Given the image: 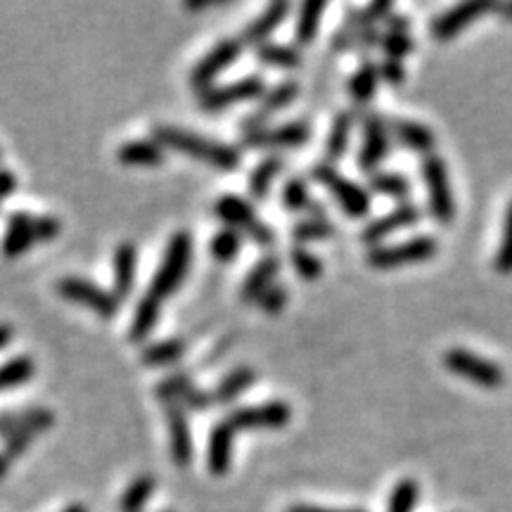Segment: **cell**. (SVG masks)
<instances>
[{"label":"cell","instance_id":"cell-1","mask_svg":"<svg viewBox=\"0 0 512 512\" xmlns=\"http://www.w3.org/2000/svg\"><path fill=\"white\" fill-rule=\"evenodd\" d=\"M152 138H155L164 150L169 147V150L181 152V155L197 159V162L216 166V169L221 171H233L240 166L238 147L197 136L195 131H185V128H178V126L159 124L152 128Z\"/></svg>","mask_w":512,"mask_h":512},{"label":"cell","instance_id":"cell-2","mask_svg":"<svg viewBox=\"0 0 512 512\" xmlns=\"http://www.w3.org/2000/svg\"><path fill=\"white\" fill-rule=\"evenodd\" d=\"M190 261H192V235L188 230H176V233L171 235L169 245H166L164 259L157 268L155 278H152L147 294L159 299V302L166 297H171V294H176L181 290L185 275H188Z\"/></svg>","mask_w":512,"mask_h":512},{"label":"cell","instance_id":"cell-3","mask_svg":"<svg viewBox=\"0 0 512 512\" xmlns=\"http://www.w3.org/2000/svg\"><path fill=\"white\" fill-rule=\"evenodd\" d=\"M437 249L439 242L432 235H415V238L396 242V245L373 247L368 252L366 261L375 271H394V268L430 261L437 254Z\"/></svg>","mask_w":512,"mask_h":512},{"label":"cell","instance_id":"cell-4","mask_svg":"<svg viewBox=\"0 0 512 512\" xmlns=\"http://www.w3.org/2000/svg\"><path fill=\"white\" fill-rule=\"evenodd\" d=\"M216 219L223 221V226L238 230V233H247L256 245L273 247L275 233L266 221L256 216V211L247 200L238 195H221L214 204Z\"/></svg>","mask_w":512,"mask_h":512},{"label":"cell","instance_id":"cell-5","mask_svg":"<svg viewBox=\"0 0 512 512\" xmlns=\"http://www.w3.org/2000/svg\"><path fill=\"white\" fill-rule=\"evenodd\" d=\"M311 178L335 197L339 209L349 216V219H366L370 214V195L366 188L356 185L349 178H344L332 164H316L311 169Z\"/></svg>","mask_w":512,"mask_h":512},{"label":"cell","instance_id":"cell-6","mask_svg":"<svg viewBox=\"0 0 512 512\" xmlns=\"http://www.w3.org/2000/svg\"><path fill=\"white\" fill-rule=\"evenodd\" d=\"M444 368L482 389H501L505 384V370L470 349H448L444 354Z\"/></svg>","mask_w":512,"mask_h":512},{"label":"cell","instance_id":"cell-7","mask_svg":"<svg viewBox=\"0 0 512 512\" xmlns=\"http://www.w3.org/2000/svg\"><path fill=\"white\" fill-rule=\"evenodd\" d=\"M422 181L427 188V204L430 214L441 226H448L456 219V200H453L451 181H448L446 162L439 155H430L422 159Z\"/></svg>","mask_w":512,"mask_h":512},{"label":"cell","instance_id":"cell-8","mask_svg":"<svg viewBox=\"0 0 512 512\" xmlns=\"http://www.w3.org/2000/svg\"><path fill=\"white\" fill-rule=\"evenodd\" d=\"M240 53H242L240 36L223 38V41L216 43V46L211 48L209 53L195 64V67H192V72L188 76L190 86L195 88L197 93H204L209 91V88H214V81L219 79V74L226 72L228 67H233V64L238 62Z\"/></svg>","mask_w":512,"mask_h":512},{"label":"cell","instance_id":"cell-9","mask_svg":"<svg viewBox=\"0 0 512 512\" xmlns=\"http://www.w3.org/2000/svg\"><path fill=\"white\" fill-rule=\"evenodd\" d=\"M55 290H57V294H60V297L67 299V302L86 306V309L98 313L100 318H114L119 313L117 294L102 290L100 285H95L86 278H76V275H69V278L57 280Z\"/></svg>","mask_w":512,"mask_h":512},{"label":"cell","instance_id":"cell-10","mask_svg":"<svg viewBox=\"0 0 512 512\" xmlns=\"http://www.w3.org/2000/svg\"><path fill=\"white\" fill-rule=\"evenodd\" d=\"M494 0H467V3H458L446 12H441L430 22V36L434 41H451L458 34L475 24L477 19H482L486 12H496Z\"/></svg>","mask_w":512,"mask_h":512},{"label":"cell","instance_id":"cell-11","mask_svg":"<svg viewBox=\"0 0 512 512\" xmlns=\"http://www.w3.org/2000/svg\"><path fill=\"white\" fill-rule=\"evenodd\" d=\"M292 408L287 401H266L256 403V406H242L235 408L228 415L226 422L238 430H280V427L290 425Z\"/></svg>","mask_w":512,"mask_h":512},{"label":"cell","instance_id":"cell-12","mask_svg":"<svg viewBox=\"0 0 512 512\" xmlns=\"http://www.w3.org/2000/svg\"><path fill=\"white\" fill-rule=\"evenodd\" d=\"M389 147H392V138H389L387 124H384V114L368 112L363 114V143L356 155V166L363 174L370 176L380 169V164L389 157Z\"/></svg>","mask_w":512,"mask_h":512},{"label":"cell","instance_id":"cell-13","mask_svg":"<svg viewBox=\"0 0 512 512\" xmlns=\"http://www.w3.org/2000/svg\"><path fill=\"white\" fill-rule=\"evenodd\" d=\"M266 93V83L259 76H245V79L228 83V86H214L200 93V107L204 112H221L228 107L240 105L247 100H259Z\"/></svg>","mask_w":512,"mask_h":512},{"label":"cell","instance_id":"cell-14","mask_svg":"<svg viewBox=\"0 0 512 512\" xmlns=\"http://www.w3.org/2000/svg\"><path fill=\"white\" fill-rule=\"evenodd\" d=\"M422 209L418 204L413 202H403L399 207L387 211V214L380 216V219L370 221L366 228H363L361 233V242L363 245H368L370 249L373 247H380L384 240L392 238L394 233H399V230H406V228H413L418 226L422 221Z\"/></svg>","mask_w":512,"mask_h":512},{"label":"cell","instance_id":"cell-15","mask_svg":"<svg viewBox=\"0 0 512 512\" xmlns=\"http://www.w3.org/2000/svg\"><path fill=\"white\" fill-rule=\"evenodd\" d=\"M297 95H299L297 81H283L278 83V86L268 88V91L259 98V102H256L254 110L240 121L242 133H252V131H259V128H264L268 121L275 117V112L290 107L292 102L297 100Z\"/></svg>","mask_w":512,"mask_h":512},{"label":"cell","instance_id":"cell-16","mask_svg":"<svg viewBox=\"0 0 512 512\" xmlns=\"http://www.w3.org/2000/svg\"><path fill=\"white\" fill-rule=\"evenodd\" d=\"M311 140V126L306 121H290L280 126H264L259 131L242 133V145L254 147V150H266V147H299Z\"/></svg>","mask_w":512,"mask_h":512},{"label":"cell","instance_id":"cell-17","mask_svg":"<svg viewBox=\"0 0 512 512\" xmlns=\"http://www.w3.org/2000/svg\"><path fill=\"white\" fill-rule=\"evenodd\" d=\"M166 427H169V451L171 460L178 467H188L192 463V453H195V444H192V427L185 408L181 403H166Z\"/></svg>","mask_w":512,"mask_h":512},{"label":"cell","instance_id":"cell-18","mask_svg":"<svg viewBox=\"0 0 512 512\" xmlns=\"http://www.w3.org/2000/svg\"><path fill=\"white\" fill-rule=\"evenodd\" d=\"M384 124H387L389 138H394L399 145L408 147V150L413 152H420V155L425 157L434 155L437 133H434L430 126L403 117H384Z\"/></svg>","mask_w":512,"mask_h":512},{"label":"cell","instance_id":"cell-19","mask_svg":"<svg viewBox=\"0 0 512 512\" xmlns=\"http://www.w3.org/2000/svg\"><path fill=\"white\" fill-rule=\"evenodd\" d=\"M235 430L226 420L216 422L209 432L207 441V467L214 477H226L233 467Z\"/></svg>","mask_w":512,"mask_h":512},{"label":"cell","instance_id":"cell-20","mask_svg":"<svg viewBox=\"0 0 512 512\" xmlns=\"http://www.w3.org/2000/svg\"><path fill=\"white\" fill-rule=\"evenodd\" d=\"M55 425V413L50 408L34 406L24 408V411H5L0 413V437L8 439L12 434L31 430V432H46Z\"/></svg>","mask_w":512,"mask_h":512},{"label":"cell","instance_id":"cell-21","mask_svg":"<svg viewBox=\"0 0 512 512\" xmlns=\"http://www.w3.org/2000/svg\"><path fill=\"white\" fill-rule=\"evenodd\" d=\"M290 10L292 5L285 3V0H278V3L268 5L259 17L252 19V22L242 29L240 34L242 46H245V43L247 46H256V48L264 46V43H268V38H271L273 31L285 22L287 15H290Z\"/></svg>","mask_w":512,"mask_h":512},{"label":"cell","instance_id":"cell-22","mask_svg":"<svg viewBox=\"0 0 512 512\" xmlns=\"http://www.w3.org/2000/svg\"><path fill=\"white\" fill-rule=\"evenodd\" d=\"M112 275H114V294L124 299L136 287L138 275V249L133 242H121L112 256Z\"/></svg>","mask_w":512,"mask_h":512},{"label":"cell","instance_id":"cell-23","mask_svg":"<svg viewBox=\"0 0 512 512\" xmlns=\"http://www.w3.org/2000/svg\"><path fill=\"white\" fill-rule=\"evenodd\" d=\"M280 271V259L275 254H268L264 259H259L252 271L247 273L245 283H242L240 290V299L245 304H256L259 297L264 294L268 287L275 285V275Z\"/></svg>","mask_w":512,"mask_h":512},{"label":"cell","instance_id":"cell-24","mask_svg":"<svg viewBox=\"0 0 512 512\" xmlns=\"http://www.w3.org/2000/svg\"><path fill=\"white\" fill-rule=\"evenodd\" d=\"M34 216L27 211H15L8 219V230H5L3 240V254L8 259H17V256L27 254L29 247L34 245Z\"/></svg>","mask_w":512,"mask_h":512},{"label":"cell","instance_id":"cell-25","mask_svg":"<svg viewBox=\"0 0 512 512\" xmlns=\"http://www.w3.org/2000/svg\"><path fill=\"white\" fill-rule=\"evenodd\" d=\"M119 162L128 166H159L164 164V147L155 138L128 140L119 147Z\"/></svg>","mask_w":512,"mask_h":512},{"label":"cell","instance_id":"cell-26","mask_svg":"<svg viewBox=\"0 0 512 512\" xmlns=\"http://www.w3.org/2000/svg\"><path fill=\"white\" fill-rule=\"evenodd\" d=\"M354 124H356V114L351 110L339 112L335 121H332L328 140H325V157H328L330 162H339V159L347 155L351 133H354Z\"/></svg>","mask_w":512,"mask_h":512},{"label":"cell","instance_id":"cell-27","mask_svg":"<svg viewBox=\"0 0 512 512\" xmlns=\"http://www.w3.org/2000/svg\"><path fill=\"white\" fill-rule=\"evenodd\" d=\"M159 313H162V302L155 297H150V294H145V297L140 299V304L136 306V313H133L131 328H128V339L136 344L145 342V339L150 337L157 328Z\"/></svg>","mask_w":512,"mask_h":512},{"label":"cell","instance_id":"cell-28","mask_svg":"<svg viewBox=\"0 0 512 512\" xmlns=\"http://www.w3.org/2000/svg\"><path fill=\"white\" fill-rule=\"evenodd\" d=\"M254 380H256L254 368L240 366V368L230 370V373L223 377L219 384H216L214 392H211L214 406H228V403H233L242 392H247V389L252 387Z\"/></svg>","mask_w":512,"mask_h":512},{"label":"cell","instance_id":"cell-29","mask_svg":"<svg viewBox=\"0 0 512 512\" xmlns=\"http://www.w3.org/2000/svg\"><path fill=\"white\" fill-rule=\"evenodd\" d=\"M325 10H328V3H323V0H309L299 8L297 22H294V38H297L299 46L306 48L316 41Z\"/></svg>","mask_w":512,"mask_h":512},{"label":"cell","instance_id":"cell-30","mask_svg":"<svg viewBox=\"0 0 512 512\" xmlns=\"http://www.w3.org/2000/svg\"><path fill=\"white\" fill-rule=\"evenodd\" d=\"M188 351V342L183 337H174V339H162V342L147 344L140 354V361L150 368H164V366H174V363L181 361Z\"/></svg>","mask_w":512,"mask_h":512},{"label":"cell","instance_id":"cell-31","mask_svg":"<svg viewBox=\"0 0 512 512\" xmlns=\"http://www.w3.org/2000/svg\"><path fill=\"white\" fill-rule=\"evenodd\" d=\"M377 86H380V74H377V64L373 60H363L358 64V69L351 76L349 81V93H351V100L356 102V105H368L370 100H373V95L377 91Z\"/></svg>","mask_w":512,"mask_h":512},{"label":"cell","instance_id":"cell-32","mask_svg":"<svg viewBox=\"0 0 512 512\" xmlns=\"http://www.w3.org/2000/svg\"><path fill=\"white\" fill-rule=\"evenodd\" d=\"M280 171H283V157L271 155L261 159L252 171V176H249V195H252L254 200H266V197L271 195V188L275 178L280 176Z\"/></svg>","mask_w":512,"mask_h":512},{"label":"cell","instance_id":"cell-33","mask_svg":"<svg viewBox=\"0 0 512 512\" xmlns=\"http://www.w3.org/2000/svg\"><path fill=\"white\" fill-rule=\"evenodd\" d=\"M368 188L377 192V195L389 197V200L406 202L411 195V181L406 176L394 174V171H375L368 176Z\"/></svg>","mask_w":512,"mask_h":512},{"label":"cell","instance_id":"cell-34","mask_svg":"<svg viewBox=\"0 0 512 512\" xmlns=\"http://www.w3.org/2000/svg\"><path fill=\"white\" fill-rule=\"evenodd\" d=\"M256 57L261 64L278 69H297L302 67V53L294 46H285V43H264V46L256 48Z\"/></svg>","mask_w":512,"mask_h":512},{"label":"cell","instance_id":"cell-35","mask_svg":"<svg viewBox=\"0 0 512 512\" xmlns=\"http://www.w3.org/2000/svg\"><path fill=\"white\" fill-rule=\"evenodd\" d=\"M155 489H157V479L152 475H140L138 479H133L119 501L121 512H143L145 503L150 501L152 494H155Z\"/></svg>","mask_w":512,"mask_h":512},{"label":"cell","instance_id":"cell-36","mask_svg":"<svg viewBox=\"0 0 512 512\" xmlns=\"http://www.w3.org/2000/svg\"><path fill=\"white\" fill-rule=\"evenodd\" d=\"M34 373L36 366L29 356L10 358L8 363L0 366V392L12 387H22V384H27L31 377H34Z\"/></svg>","mask_w":512,"mask_h":512},{"label":"cell","instance_id":"cell-37","mask_svg":"<svg viewBox=\"0 0 512 512\" xmlns=\"http://www.w3.org/2000/svg\"><path fill=\"white\" fill-rule=\"evenodd\" d=\"M337 233L335 223L330 219H304L299 221L297 226L292 228V238L299 247L306 245V242H318V240H328Z\"/></svg>","mask_w":512,"mask_h":512},{"label":"cell","instance_id":"cell-38","mask_svg":"<svg viewBox=\"0 0 512 512\" xmlns=\"http://www.w3.org/2000/svg\"><path fill=\"white\" fill-rule=\"evenodd\" d=\"M240 247H242V233L233 228H223L219 233L214 235L209 242V252L214 256L219 264H228V261H233L235 256L240 254Z\"/></svg>","mask_w":512,"mask_h":512},{"label":"cell","instance_id":"cell-39","mask_svg":"<svg viewBox=\"0 0 512 512\" xmlns=\"http://www.w3.org/2000/svg\"><path fill=\"white\" fill-rule=\"evenodd\" d=\"M192 387H195V382H192V375L188 373V370H181V373L164 377V380L155 387V396L159 401H164V406H166V403L181 401Z\"/></svg>","mask_w":512,"mask_h":512},{"label":"cell","instance_id":"cell-40","mask_svg":"<svg viewBox=\"0 0 512 512\" xmlns=\"http://www.w3.org/2000/svg\"><path fill=\"white\" fill-rule=\"evenodd\" d=\"M280 202H283V207L287 211H292V214H297V211H306L313 202L309 183H306L304 178H297V176L290 178V181L285 183L283 192H280Z\"/></svg>","mask_w":512,"mask_h":512},{"label":"cell","instance_id":"cell-41","mask_svg":"<svg viewBox=\"0 0 512 512\" xmlns=\"http://www.w3.org/2000/svg\"><path fill=\"white\" fill-rule=\"evenodd\" d=\"M420 501V484L415 479L406 477L396 482L392 496H389L387 512H413Z\"/></svg>","mask_w":512,"mask_h":512},{"label":"cell","instance_id":"cell-42","mask_svg":"<svg viewBox=\"0 0 512 512\" xmlns=\"http://www.w3.org/2000/svg\"><path fill=\"white\" fill-rule=\"evenodd\" d=\"M290 264L294 268V273L302 280H318L320 275H323V261L306 247H292Z\"/></svg>","mask_w":512,"mask_h":512},{"label":"cell","instance_id":"cell-43","mask_svg":"<svg viewBox=\"0 0 512 512\" xmlns=\"http://www.w3.org/2000/svg\"><path fill=\"white\" fill-rule=\"evenodd\" d=\"M358 12L361 8H351L347 12V17H344L342 27H339L335 34H332V41H330V48L339 53V50H351L356 48V38H358V31H361V24H358Z\"/></svg>","mask_w":512,"mask_h":512},{"label":"cell","instance_id":"cell-44","mask_svg":"<svg viewBox=\"0 0 512 512\" xmlns=\"http://www.w3.org/2000/svg\"><path fill=\"white\" fill-rule=\"evenodd\" d=\"M494 268L496 273L501 275H512V202L508 204V211H505L503 233H501V242H498Z\"/></svg>","mask_w":512,"mask_h":512},{"label":"cell","instance_id":"cell-45","mask_svg":"<svg viewBox=\"0 0 512 512\" xmlns=\"http://www.w3.org/2000/svg\"><path fill=\"white\" fill-rule=\"evenodd\" d=\"M380 48L389 60H403L406 55H411L415 50V43L411 34H394V31H387L380 38Z\"/></svg>","mask_w":512,"mask_h":512},{"label":"cell","instance_id":"cell-46","mask_svg":"<svg viewBox=\"0 0 512 512\" xmlns=\"http://www.w3.org/2000/svg\"><path fill=\"white\" fill-rule=\"evenodd\" d=\"M287 299H290V292L285 290V287L280 285H271L268 290L261 294L259 297V309L268 313V316H275V313H280L287 306Z\"/></svg>","mask_w":512,"mask_h":512},{"label":"cell","instance_id":"cell-47","mask_svg":"<svg viewBox=\"0 0 512 512\" xmlns=\"http://www.w3.org/2000/svg\"><path fill=\"white\" fill-rule=\"evenodd\" d=\"M34 240L36 242H50L60 235L62 221L55 219V216H34Z\"/></svg>","mask_w":512,"mask_h":512},{"label":"cell","instance_id":"cell-48","mask_svg":"<svg viewBox=\"0 0 512 512\" xmlns=\"http://www.w3.org/2000/svg\"><path fill=\"white\" fill-rule=\"evenodd\" d=\"M377 74H380V81L389 83V86H403V81H406V67H403V62L389 60V57H384L377 64Z\"/></svg>","mask_w":512,"mask_h":512},{"label":"cell","instance_id":"cell-49","mask_svg":"<svg viewBox=\"0 0 512 512\" xmlns=\"http://www.w3.org/2000/svg\"><path fill=\"white\" fill-rule=\"evenodd\" d=\"M183 408H190V411H207V408L214 406V399H211V392H204V389L192 387L188 394L183 396L181 401Z\"/></svg>","mask_w":512,"mask_h":512},{"label":"cell","instance_id":"cell-50","mask_svg":"<svg viewBox=\"0 0 512 512\" xmlns=\"http://www.w3.org/2000/svg\"><path fill=\"white\" fill-rule=\"evenodd\" d=\"M380 38H382V34L377 31V27L361 29V31H358V38H356V48L363 50V53H368V50L380 46Z\"/></svg>","mask_w":512,"mask_h":512},{"label":"cell","instance_id":"cell-51","mask_svg":"<svg viewBox=\"0 0 512 512\" xmlns=\"http://www.w3.org/2000/svg\"><path fill=\"white\" fill-rule=\"evenodd\" d=\"M384 24H387V31H394V34H408L411 31V19L401 15V12H392L384 19Z\"/></svg>","mask_w":512,"mask_h":512},{"label":"cell","instance_id":"cell-52","mask_svg":"<svg viewBox=\"0 0 512 512\" xmlns=\"http://www.w3.org/2000/svg\"><path fill=\"white\" fill-rule=\"evenodd\" d=\"M17 190V178L10 169L0 166V200H8L12 192Z\"/></svg>","mask_w":512,"mask_h":512},{"label":"cell","instance_id":"cell-53","mask_svg":"<svg viewBox=\"0 0 512 512\" xmlns=\"http://www.w3.org/2000/svg\"><path fill=\"white\" fill-rule=\"evenodd\" d=\"M287 512H366V510H356V508L335 510V508H318V505H292V508H287Z\"/></svg>","mask_w":512,"mask_h":512},{"label":"cell","instance_id":"cell-54","mask_svg":"<svg viewBox=\"0 0 512 512\" xmlns=\"http://www.w3.org/2000/svg\"><path fill=\"white\" fill-rule=\"evenodd\" d=\"M12 335H15V330H12V325L8 323H0V351H3L8 344L12 342Z\"/></svg>","mask_w":512,"mask_h":512},{"label":"cell","instance_id":"cell-55","mask_svg":"<svg viewBox=\"0 0 512 512\" xmlns=\"http://www.w3.org/2000/svg\"><path fill=\"white\" fill-rule=\"evenodd\" d=\"M496 15L503 19V22H512V0H508V3H498L496 5Z\"/></svg>","mask_w":512,"mask_h":512},{"label":"cell","instance_id":"cell-56","mask_svg":"<svg viewBox=\"0 0 512 512\" xmlns=\"http://www.w3.org/2000/svg\"><path fill=\"white\" fill-rule=\"evenodd\" d=\"M209 5H211L209 0H202V3H195V0H190V3H185L183 8H185V10H192V12H195V10H207Z\"/></svg>","mask_w":512,"mask_h":512},{"label":"cell","instance_id":"cell-57","mask_svg":"<svg viewBox=\"0 0 512 512\" xmlns=\"http://www.w3.org/2000/svg\"><path fill=\"white\" fill-rule=\"evenodd\" d=\"M8 470H10V460L5 458V453H0V479H5Z\"/></svg>","mask_w":512,"mask_h":512},{"label":"cell","instance_id":"cell-58","mask_svg":"<svg viewBox=\"0 0 512 512\" xmlns=\"http://www.w3.org/2000/svg\"><path fill=\"white\" fill-rule=\"evenodd\" d=\"M62 512H88V510H86V505H81V503H74V505H69L67 510H62Z\"/></svg>","mask_w":512,"mask_h":512},{"label":"cell","instance_id":"cell-59","mask_svg":"<svg viewBox=\"0 0 512 512\" xmlns=\"http://www.w3.org/2000/svg\"><path fill=\"white\" fill-rule=\"evenodd\" d=\"M0 162H3V150H0Z\"/></svg>","mask_w":512,"mask_h":512},{"label":"cell","instance_id":"cell-60","mask_svg":"<svg viewBox=\"0 0 512 512\" xmlns=\"http://www.w3.org/2000/svg\"><path fill=\"white\" fill-rule=\"evenodd\" d=\"M164 512H174V510H164Z\"/></svg>","mask_w":512,"mask_h":512}]
</instances>
